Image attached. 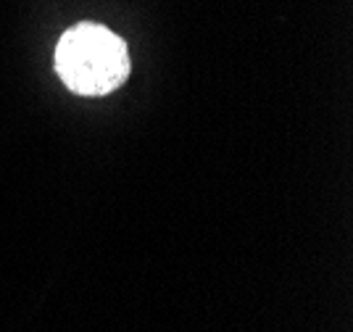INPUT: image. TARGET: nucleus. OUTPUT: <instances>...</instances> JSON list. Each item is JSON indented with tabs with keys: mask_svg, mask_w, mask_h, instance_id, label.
Segmentation results:
<instances>
[{
	"mask_svg": "<svg viewBox=\"0 0 353 332\" xmlns=\"http://www.w3.org/2000/svg\"><path fill=\"white\" fill-rule=\"evenodd\" d=\"M56 72L77 95H105L130 77V50L117 32L103 24H74L61 35Z\"/></svg>",
	"mask_w": 353,
	"mask_h": 332,
	"instance_id": "f257e3e1",
	"label": "nucleus"
}]
</instances>
